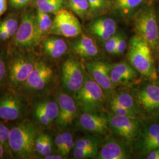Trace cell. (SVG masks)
I'll list each match as a JSON object with an SVG mask.
<instances>
[{
  "label": "cell",
  "instance_id": "cell-18",
  "mask_svg": "<svg viewBox=\"0 0 159 159\" xmlns=\"http://www.w3.org/2000/svg\"><path fill=\"white\" fill-rule=\"evenodd\" d=\"M110 74L114 85L126 84L135 80L137 71L130 64L122 61L110 65Z\"/></svg>",
  "mask_w": 159,
  "mask_h": 159
},
{
  "label": "cell",
  "instance_id": "cell-17",
  "mask_svg": "<svg viewBox=\"0 0 159 159\" xmlns=\"http://www.w3.org/2000/svg\"><path fill=\"white\" fill-rule=\"evenodd\" d=\"M138 102L146 111L153 112L159 110V85L148 84L138 93Z\"/></svg>",
  "mask_w": 159,
  "mask_h": 159
},
{
  "label": "cell",
  "instance_id": "cell-34",
  "mask_svg": "<svg viewBox=\"0 0 159 159\" xmlns=\"http://www.w3.org/2000/svg\"><path fill=\"white\" fill-rule=\"evenodd\" d=\"M98 52L99 51H98V47L97 46L96 44L94 46L75 51V53L78 56H79L80 57L87 58H91V57L96 56L98 54Z\"/></svg>",
  "mask_w": 159,
  "mask_h": 159
},
{
  "label": "cell",
  "instance_id": "cell-20",
  "mask_svg": "<svg viewBox=\"0 0 159 159\" xmlns=\"http://www.w3.org/2000/svg\"><path fill=\"white\" fill-rule=\"evenodd\" d=\"M52 21L49 14L37 9L35 13V34L36 46L43 41L48 34H50Z\"/></svg>",
  "mask_w": 159,
  "mask_h": 159
},
{
  "label": "cell",
  "instance_id": "cell-6",
  "mask_svg": "<svg viewBox=\"0 0 159 159\" xmlns=\"http://www.w3.org/2000/svg\"><path fill=\"white\" fill-rule=\"evenodd\" d=\"M110 129L117 136L126 142H131L139 136L141 125L137 117L118 116L114 114L108 117Z\"/></svg>",
  "mask_w": 159,
  "mask_h": 159
},
{
  "label": "cell",
  "instance_id": "cell-39",
  "mask_svg": "<svg viewBox=\"0 0 159 159\" xmlns=\"http://www.w3.org/2000/svg\"><path fill=\"white\" fill-rule=\"evenodd\" d=\"M45 135L46 134L41 133L38 135L35 142V152L41 155L45 142Z\"/></svg>",
  "mask_w": 159,
  "mask_h": 159
},
{
  "label": "cell",
  "instance_id": "cell-19",
  "mask_svg": "<svg viewBox=\"0 0 159 159\" xmlns=\"http://www.w3.org/2000/svg\"><path fill=\"white\" fill-rule=\"evenodd\" d=\"M117 29L115 20L109 17H102L93 21L89 26V30L98 39L103 42L108 40Z\"/></svg>",
  "mask_w": 159,
  "mask_h": 159
},
{
  "label": "cell",
  "instance_id": "cell-5",
  "mask_svg": "<svg viewBox=\"0 0 159 159\" xmlns=\"http://www.w3.org/2000/svg\"><path fill=\"white\" fill-rule=\"evenodd\" d=\"M82 33L81 24L73 12L61 9L54 17L50 34L66 38H74Z\"/></svg>",
  "mask_w": 159,
  "mask_h": 159
},
{
  "label": "cell",
  "instance_id": "cell-32",
  "mask_svg": "<svg viewBox=\"0 0 159 159\" xmlns=\"http://www.w3.org/2000/svg\"><path fill=\"white\" fill-rule=\"evenodd\" d=\"M61 136L63 142L62 156L63 157H67L73 148L75 146V142L73 135L70 132H64L61 134Z\"/></svg>",
  "mask_w": 159,
  "mask_h": 159
},
{
  "label": "cell",
  "instance_id": "cell-1",
  "mask_svg": "<svg viewBox=\"0 0 159 159\" xmlns=\"http://www.w3.org/2000/svg\"><path fill=\"white\" fill-rule=\"evenodd\" d=\"M153 52L148 43L139 35L131 38L127 54L130 64L139 73L150 80H156L158 74Z\"/></svg>",
  "mask_w": 159,
  "mask_h": 159
},
{
  "label": "cell",
  "instance_id": "cell-42",
  "mask_svg": "<svg viewBox=\"0 0 159 159\" xmlns=\"http://www.w3.org/2000/svg\"><path fill=\"white\" fill-rule=\"evenodd\" d=\"M55 143H56V148H57L58 153L60 154L61 155H62L63 150V142L61 134H58V135H57V136L56 137Z\"/></svg>",
  "mask_w": 159,
  "mask_h": 159
},
{
  "label": "cell",
  "instance_id": "cell-21",
  "mask_svg": "<svg viewBox=\"0 0 159 159\" xmlns=\"http://www.w3.org/2000/svg\"><path fill=\"white\" fill-rule=\"evenodd\" d=\"M43 46L46 54L52 58L62 57L68 49L65 40L54 36L46 38L43 41Z\"/></svg>",
  "mask_w": 159,
  "mask_h": 159
},
{
  "label": "cell",
  "instance_id": "cell-23",
  "mask_svg": "<svg viewBox=\"0 0 159 159\" xmlns=\"http://www.w3.org/2000/svg\"><path fill=\"white\" fill-rule=\"evenodd\" d=\"M34 4L37 9L48 14H57L63 9L64 0H35Z\"/></svg>",
  "mask_w": 159,
  "mask_h": 159
},
{
  "label": "cell",
  "instance_id": "cell-22",
  "mask_svg": "<svg viewBox=\"0 0 159 159\" xmlns=\"http://www.w3.org/2000/svg\"><path fill=\"white\" fill-rule=\"evenodd\" d=\"M111 102L127 108L139 114V108L136 100L130 94L126 92H120L112 97Z\"/></svg>",
  "mask_w": 159,
  "mask_h": 159
},
{
  "label": "cell",
  "instance_id": "cell-28",
  "mask_svg": "<svg viewBox=\"0 0 159 159\" xmlns=\"http://www.w3.org/2000/svg\"><path fill=\"white\" fill-rule=\"evenodd\" d=\"M101 143V139L98 136H87L78 139L75 143V147L98 149Z\"/></svg>",
  "mask_w": 159,
  "mask_h": 159
},
{
  "label": "cell",
  "instance_id": "cell-40",
  "mask_svg": "<svg viewBox=\"0 0 159 159\" xmlns=\"http://www.w3.org/2000/svg\"><path fill=\"white\" fill-rule=\"evenodd\" d=\"M52 143L50 136L46 134L45 135V142L43 150L41 155L44 157L49 156L52 153Z\"/></svg>",
  "mask_w": 159,
  "mask_h": 159
},
{
  "label": "cell",
  "instance_id": "cell-25",
  "mask_svg": "<svg viewBox=\"0 0 159 159\" xmlns=\"http://www.w3.org/2000/svg\"><path fill=\"white\" fill-rule=\"evenodd\" d=\"M144 0H113V4L125 16H129L142 3Z\"/></svg>",
  "mask_w": 159,
  "mask_h": 159
},
{
  "label": "cell",
  "instance_id": "cell-29",
  "mask_svg": "<svg viewBox=\"0 0 159 159\" xmlns=\"http://www.w3.org/2000/svg\"><path fill=\"white\" fill-rule=\"evenodd\" d=\"M19 25L17 18L14 16H8L4 20L0 21V27L4 29L11 37L15 35Z\"/></svg>",
  "mask_w": 159,
  "mask_h": 159
},
{
  "label": "cell",
  "instance_id": "cell-33",
  "mask_svg": "<svg viewBox=\"0 0 159 159\" xmlns=\"http://www.w3.org/2000/svg\"><path fill=\"white\" fill-rule=\"evenodd\" d=\"M110 109L112 113L118 116H128L131 117H137L138 116V114L136 113L111 102H110Z\"/></svg>",
  "mask_w": 159,
  "mask_h": 159
},
{
  "label": "cell",
  "instance_id": "cell-16",
  "mask_svg": "<svg viewBox=\"0 0 159 159\" xmlns=\"http://www.w3.org/2000/svg\"><path fill=\"white\" fill-rule=\"evenodd\" d=\"M24 104L20 99L13 96L0 98V119L6 121H14L23 114Z\"/></svg>",
  "mask_w": 159,
  "mask_h": 159
},
{
  "label": "cell",
  "instance_id": "cell-9",
  "mask_svg": "<svg viewBox=\"0 0 159 159\" xmlns=\"http://www.w3.org/2000/svg\"><path fill=\"white\" fill-rule=\"evenodd\" d=\"M86 72L100 85L106 96L112 93L114 86L110 79V64L100 60H90L84 63Z\"/></svg>",
  "mask_w": 159,
  "mask_h": 159
},
{
  "label": "cell",
  "instance_id": "cell-41",
  "mask_svg": "<svg viewBox=\"0 0 159 159\" xmlns=\"http://www.w3.org/2000/svg\"><path fill=\"white\" fill-rule=\"evenodd\" d=\"M33 0H9L10 4L12 8L20 9L27 6Z\"/></svg>",
  "mask_w": 159,
  "mask_h": 159
},
{
  "label": "cell",
  "instance_id": "cell-43",
  "mask_svg": "<svg viewBox=\"0 0 159 159\" xmlns=\"http://www.w3.org/2000/svg\"><path fill=\"white\" fill-rule=\"evenodd\" d=\"M6 73V64L2 58L0 57V82L4 79Z\"/></svg>",
  "mask_w": 159,
  "mask_h": 159
},
{
  "label": "cell",
  "instance_id": "cell-8",
  "mask_svg": "<svg viewBox=\"0 0 159 159\" xmlns=\"http://www.w3.org/2000/svg\"><path fill=\"white\" fill-rule=\"evenodd\" d=\"M35 14L25 11L15 34L14 44L18 48L29 49L36 46Z\"/></svg>",
  "mask_w": 159,
  "mask_h": 159
},
{
  "label": "cell",
  "instance_id": "cell-38",
  "mask_svg": "<svg viewBox=\"0 0 159 159\" xmlns=\"http://www.w3.org/2000/svg\"><path fill=\"white\" fill-rule=\"evenodd\" d=\"M127 47V41L125 40V37H123L122 35H119V39L117 43V45L116 47V50L114 51L115 55H121L125 51Z\"/></svg>",
  "mask_w": 159,
  "mask_h": 159
},
{
  "label": "cell",
  "instance_id": "cell-47",
  "mask_svg": "<svg viewBox=\"0 0 159 159\" xmlns=\"http://www.w3.org/2000/svg\"><path fill=\"white\" fill-rule=\"evenodd\" d=\"M63 156L60 154V155H52L50 154L49 156H45L44 157V159H63Z\"/></svg>",
  "mask_w": 159,
  "mask_h": 159
},
{
  "label": "cell",
  "instance_id": "cell-2",
  "mask_svg": "<svg viewBox=\"0 0 159 159\" xmlns=\"http://www.w3.org/2000/svg\"><path fill=\"white\" fill-rule=\"evenodd\" d=\"M37 131L35 125L25 121L12 127L9 137V148L17 157L28 159L33 156Z\"/></svg>",
  "mask_w": 159,
  "mask_h": 159
},
{
  "label": "cell",
  "instance_id": "cell-3",
  "mask_svg": "<svg viewBox=\"0 0 159 159\" xmlns=\"http://www.w3.org/2000/svg\"><path fill=\"white\" fill-rule=\"evenodd\" d=\"M136 35L148 43L156 55L159 54V29L153 7H145L134 16Z\"/></svg>",
  "mask_w": 159,
  "mask_h": 159
},
{
  "label": "cell",
  "instance_id": "cell-31",
  "mask_svg": "<svg viewBox=\"0 0 159 159\" xmlns=\"http://www.w3.org/2000/svg\"><path fill=\"white\" fill-rule=\"evenodd\" d=\"M94 44H96V43L91 37L86 35H82L80 39L75 40L73 43L72 50L75 52L80 50L94 46Z\"/></svg>",
  "mask_w": 159,
  "mask_h": 159
},
{
  "label": "cell",
  "instance_id": "cell-15",
  "mask_svg": "<svg viewBox=\"0 0 159 159\" xmlns=\"http://www.w3.org/2000/svg\"><path fill=\"white\" fill-rule=\"evenodd\" d=\"M79 125L84 130L96 134H105L110 130L108 117L99 113H85L79 119Z\"/></svg>",
  "mask_w": 159,
  "mask_h": 159
},
{
  "label": "cell",
  "instance_id": "cell-4",
  "mask_svg": "<svg viewBox=\"0 0 159 159\" xmlns=\"http://www.w3.org/2000/svg\"><path fill=\"white\" fill-rule=\"evenodd\" d=\"M84 76L83 85L75 94V99L84 112L99 113L104 107L106 96L102 87L85 71Z\"/></svg>",
  "mask_w": 159,
  "mask_h": 159
},
{
  "label": "cell",
  "instance_id": "cell-24",
  "mask_svg": "<svg viewBox=\"0 0 159 159\" xmlns=\"http://www.w3.org/2000/svg\"><path fill=\"white\" fill-rule=\"evenodd\" d=\"M68 8L82 19L90 15L89 3L87 0H67Z\"/></svg>",
  "mask_w": 159,
  "mask_h": 159
},
{
  "label": "cell",
  "instance_id": "cell-14",
  "mask_svg": "<svg viewBox=\"0 0 159 159\" xmlns=\"http://www.w3.org/2000/svg\"><path fill=\"white\" fill-rule=\"evenodd\" d=\"M57 103L59 107L57 125L61 127L71 125L77 113V107L74 99L68 94L60 93L58 95Z\"/></svg>",
  "mask_w": 159,
  "mask_h": 159
},
{
  "label": "cell",
  "instance_id": "cell-48",
  "mask_svg": "<svg viewBox=\"0 0 159 159\" xmlns=\"http://www.w3.org/2000/svg\"><path fill=\"white\" fill-rule=\"evenodd\" d=\"M4 146L0 143V159L2 158L4 153Z\"/></svg>",
  "mask_w": 159,
  "mask_h": 159
},
{
  "label": "cell",
  "instance_id": "cell-49",
  "mask_svg": "<svg viewBox=\"0 0 159 159\" xmlns=\"http://www.w3.org/2000/svg\"><path fill=\"white\" fill-rule=\"evenodd\" d=\"M157 74H158V76L159 77V63L158 64V67H157Z\"/></svg>",
  "mask_w": 159,
  "mask_h": 159
},
{
  "label": "cell",
  "instance_id": "cell-11",
  "mask_svg": "<svg viewBox=\"0 0 159 159\" xmlns=\"http://www.w3.org/2000/svg\"><path fill=\"white\" fill-rule=\"evenodd\" d=\"M35 62L26 56H18L10 64L9 78L14 86L24 85L33 70Z\"/></svg>",
  "mask_w": 159,
  "mask_h": 159
},
{
  "label": "cell",
  "instance_id": "cell-12",
  "mask_svg": "<svg viewBox=\"0 0 159 159\" xmlns=\"http://www.w3.org/2000/svg\"><path fill=\"white\" fill-rule=\"evenodd\" d=\"M159 148V123H153L141 128L135 140L134 148L143 154H148Z\"/></svg>",
  "mask_w": 159,
  "mask_h": 159
},
{
  "label": "cell",
  "instance_id": "cell-45",
  "mask_svg": "<svg viewBox=\"0 0 159 159\" xmlns=\"http://www.w3.org/2000/svg\"><path fill=\"white\" fill-rule=\"evenodd\" d=\"M11 38V36L4 29L0 27V40L7 41Z\"/></svg>",
  "mask_w": 159,
  "mask_h": 159
},
{
  "label": "cell",
  "instance_id": "cell-37",
  "mask_svg": "<svg viewBox=\"0 0 159 159\" xmlns=\"http://www.w3.org/2000/svg\"><path fill=\"white\" fill-rule=\"evenodd\" d=\"M119 35L114 34L111 37H110L108 40L105 41L104 47L106 51L111 54H114L116 50V47L117 45V43L119 39Z\"/></svg>",
  "mask_w": 159,
  "mask_h": 159
},
{
  "label": "cell",
  "instance_id": "cell-13",
  "mask_svg": "<svg viewBox=\"0 0 159 159\" xmlns=\"http://www.w3.org/2000/svg\"><path fill=\"white\" fill-rule=\"evenodd\" d=\"M132 157L131 152L125 143L108 137L96 157L97 159H127Z\"/></svg>",
  "mask_w": 159,
  "mask_h": 159
},
{
  "label": "cell",
  "instance_id": "cell-30",
  "mask_svg": "<svg viewBox=\"0 0 159 159\" xmlns=\"http://www.w3.org/2000/svg\"><path fill=\"white\" fill-rule=\"evenodd\" d=\"M98 152V148H87L75 147L73 150V156L74 158L77 159L96 158Z\"/></svg>",
  "mask_w": 159,
  "mask_h": 159
},
{
  "label": "cell",
  "instance_id": "cell-27",
  "mask_svg": "<svg viewBox=\"0 0 159 159\" xmlns=\"http://www.w3.org/2000/svg\"><path fill=\"white\" fill-rule=\"evenodd\" d=\"M39 104L51 123L54 120H56L59 112V107L57 102L46 100L39 102Z\"/></svg>",
  "mask_w": 159,
  "mask_h": 159
},
{
  "label": "cell",
  "instance_id": "cell-36",
  "mask_svg": "<svg viewBox=\"0 0 159 159\" xmlns=\"http://www.w3.org/2000/svg\"><path fill=\"white\" fill-rule=\"evenodd\" d=\"M10 130L4 124L0 123V143L4 148L9 147V137Z\"/></svg>",
  "mask_w": 159,
  "mask_h": 159
},
{
  "label": "cell",
  "instance_id": "cell-10",
  "mask_svg": "<svg viewBox=\"0 0 159 159\" xmlns=\"http://www.w3.org/2000/svg\"><path fill=\"white\" fill-rule=\"evenodd\" d=\"M54 71L47 63L40 61L35 62L34 69L24 84L27 90L39 92L44 90L51 82Z\"/></svg>",
  "mask_w": 159,
  "mask_h": 159
},
{
  "label": "cell",
  "instance_id": "cell-46",
  "mask_svg": "<svg viewBox=\"0 0 159 159\" xmlns=\"http://www.w3.org/2000/svg\"><path fill=\"white\" fill-rule=\"evenodd\" d=\"M7 10V0H0V17Z\"/></svg>",
  "mask_w": 159,
  "mask_h": 159
},
{
  "label": "cell",
  "instance_id": "cell-26",
  "mask_svg": "<svg viewBox=\"0 0 159 159\" xmlns=\"http://www.w3.org/2000/svg\"><path fill=\"white\" fill-rule=\"evenodd\" d=\"M89 3L90 15L98 16L110 10L112 2L110 0H87Z\"/></svg>",
  "mask_w": 159,
  "mask_h": 159
},
{
  "label": "cell",
  "instance_id": "cell-7",
  "mask_svg": "<svg viewBox=\"0 0 159 159\" xmlns=\"http://www.w3.org/2000/svg\"><path fill=\"white\" fill-rule=\"evenodd\" d=\"M61 81L64 89L75 94L82 87L84 81V70L79 61L73 57L67 58L61 70Z\"/></svg>",
  "mask_w": 159,
  "mask_h": 159
},
{
  "label": "cell",
  "instance_id": "cell-35",
  "mask_svg": "<svg viewBox=\"0 0 159 159\" xmlns=\"http://www.w3.org/2000/svg\"><path fill=\"white\" fill-rule=\"evenodd\" d=\"M35 116L37 120L40 122V124L44 126L49 125L51 124V122L48 119L46 113L40 106L39 103H38L34 109Z\"/></svg>",
  "mask_w": 159,
  "mask_h": 159
},
{
  "label": "cell",
  "instance_id": "cell-44",
  "mask_svg": "<svg viewBox=\"0 0 159 159\" xmlns=\"http://www.w3.org/2000/svg\"><path fill=\"white\" fill-rule=\"evenodd\" d=\"M147 159H159V148L152 150L148 154Z\"/></svg>",
  "mask_w": 159,
  "mask_h": 159
}]
</instances>
